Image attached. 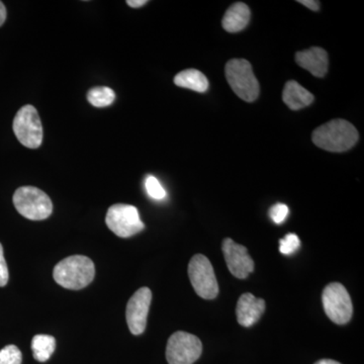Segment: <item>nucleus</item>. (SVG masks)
<instances>
[{
  "instance_id": "obj_1",
  "label": "nucleus",
  "mask_w": 364,
  "mask_h": 364,
  "mask_svg": "<svg viewBox=\"0 0 364 364\" xmlns=\"http://www.w3.org/2000/svg\"><path fill=\"white\" fill-rule=\"evenodd\" d=\"M358 132L345 119H333L314 131L312 139L316 146L328 152L348 151L358 143Z\"/></svg>"
},
{
  "instance_id": "obj_2",
  "label": "nucleus",
  "mask_w": 364,
  "mask_h": 364,
  "mask_svg": "<svg viewBox=\"0 0 364 364\" xmlns=\"http://www.w3.org/2000/svg\"><path fill=\"white\" fill-rule=\"evenodd\" d=\"M95 277V263L83 255L69 256L54 267L53 277L64 289L78 291L92 282Z\"/></svg>"
},
{
  "instance_id": "obj_3",
  "label": "nucleus",
  "mask_w": 364,
  "mask_h": 364,
  "mask_svg": "<svg viewBox=\"0 0 364 364\" xmlns=\"http://www.w3.org/2000/svg\"><path fill=\"white\" fill-rule=\"evenodd\" d=\"M226 78L234 92L247 102H255L260 87L252 66L245 59H232L226 64Z\"/></svg>"
},
{
  "instance_id": "obj_4",
  "label": "nucleus",
  "mask_w": 364,
  "mask_h": 364,
  "mask_svg": "<svg viewBox=\"0 0 364 364\" xmlns=\"http://www.w3.org/2000/svg\"><path fill=\"white\" fill-rule=\"evenodd\" d=\"M13 200L16 210L32 221H43L52 215L51 198L35 186H21L16 189Z\"/></svg>"
},
{
  "instance_id": "obj_5",
  "label": "nucleus",
  "mask_w": 364,
  "mask_h": 364,
  "mask_svg": "<svg viewBox=\"0 0 364 364\" xmlns=\"http://www.w3.org/2000/svg\"><path fill=\"white\" fill-rule=\"evenodd\" d=\"M13 129L21 145L28 149H38L43 142V126L35 107L26 105L16 112Z\"/></svg>"
},
{
  "instance_id": "obj_6",
  "label": "nucleus",
  "mask_w": 364,
  "mask_h": 364,
  "mask_svg": "<svg viewBox=\"0 0 364 364\" xmlns=\"http://www.w3.org/2000/svg\"><path fill=\"white\" fill-rule=\"evenodd\" d=\"M105 224L112 233L121 238H130L142 232L145 228L138 208L124 203H117L109 208Z\"/></svg>"
},
{
  "instance_id": "obj_7",
  "label": "nucleus",
  "mask_w": 364,
  "mask_h": 364,
  "mask_svg": "<svg viewBox=\"0 0 364 364\" xmlns=\"http://www.w3.org/2000/svg\"><path fill=\"white\" fill-rule=\"evenodd\" d=\"M188 277L196 294L205 299H215L219 284L210 261L203 254H196L189 261Z\"/></svg>"
},
{
  "instance_id": "obj_8",
  "label": "nucleus",
  "mask_w": 364,
  "mask_h": 364,
  "mask_svg": "<svg viewBox=\"0 0 364 364\" xmlns=\"http://www.w3.org/2000/svg\"><path fill=\"white\" fill-rule=\"evenodd\" d=\"M326 315L335 324H347L351 320L353 306L348 291L339 282L325 287L322 296Z\"/></svg>"
},
{
  "instance_id": "obj_9",
  "label": "nucleus",
  "mask_w": 364,
  "mask_h": 364,
  "mask_svg": "<svg viewBox=\"0 0 364 364\" xmlns=\"http://www.w3.org/2000/svg\"><path fill=\"white\" fill-rule=\"evenodd\" d=\"M203 343L191 333L177 331L170 336L166 347L169 364H193L202 355Z\"/></svg>"
},
{
  "instance_id": "obj_10",
  "label": "nucleus",
  "mask_w": 364,
  "mask_h": 364,
  "mask_svg": "<svg viewBox=\"0 0 364 364\" xmlns=\"http://www.w3.org/2000/svg\"><path fill=\"white\" fill-rule=\"evenodd\" d=\"M151 301L152 291L148 287H141L128 301L126 310L127 323L132 334L136 336L145 331Z\"/></svg>"
},
{
  "instance_id": "obj_11",
  "label": "nucleus",
  "mask_w": 364,
  "mask_h": 364,
  "mask_svg": "<svg viewBox=\"0 0 364 364\" xmlns=\"http://www.w3.org/2000/svg\"><path fill=\"white\" fill-rule=\"evenodd\" d=\"M222 249L229 272L237 279H247L254 270V261L249 255L247 249L240 244L235 243L230 238L223 242Z\"/></svg>"
},
{
  "instance_id": "obj_12",
  "label": "nucleus",
  "mask_w": 364,
  "mask_h": 364,
  "mask_svg": "<svg viewBox=\"0 0 364 364\" xmlns=\"http://www.w3.org/2000/svg\"><path fill=\"white\" fill-rule=\"evenodd\" d=\"M264 311V299H257L250 293L243 294L237 304V320L243 327H251L259 321Z\"/></svg>"
},
{
  "instance_id": "obj_13",
  "label": "nucleus",
  "mask_w": 364,
  "mask_h": 364,
  "mask_svg": "<svg viewBox=\"0 0 364 364\" xmlns=\"http://www.w3.org/2000/svg\"><path fill=\"white\" fill-rule=\"evenodd\" d=\"M296 61L316 77H324L329 66L327 52L318 47L296 53Z\"/></svg>"
},
{
  "instance_id": "obj_14",
  "label": "nucleus",
  "mask_w": 364,
  "mask_h": 364,
  "mask_svg": "<svg viewBox=\"0 0 364 364\" xmlns=\"http://www.w3.org/2000/svg\"><path fill=\"white\" fill-rule=\"evenodd\" d=\"M250 9L243 2H236L228 9L223 18V28L229 33H238L248 26L250 21Z\"/></svg>"
},
{
  "instance_id": "obj_15",
  "label": "nucleus",
  "mask_w": 364,
  "mask_h": 364,
  "mask_svg": "<svg viewBox=\"0 0 364 364\" xmlns=\"http://www.w3.org/2000/svg\"><path fill=\"white\" fill-rule=\"evenodd\" d=\"M282 100L289 109L299 111L313 104L314 95L296 81L291 80L284 86Z\"/></svg>"
},
{
  "instance_id": "obj_16",
  "label": "nucleus",
  "mask_w": 364,
  "mask_h": 364,
  "mask_svg": "<svg viewBox=\"0 0 364 364\" xmlns=\"http://www.w3.org/2000/svg\"><path fill=\"white\" fill-rule=\"evenodd\" d=\"M174 83L179 87L188 88L196 92H205L208 90V78L196 69H186L179 72L174 77Z\"/></svg>"
},
{
  "instance_id": "obj_17",
  "label": "nucleus",
  "mask_w": 364,
  "mask_h": 364,
  "mask_svg": "<svg viewBox=\"0 0 364 364\" xmlns=\"http://www.w3.org/2000/svg\"><path fill=\"white\" fill-rule=\"evenodd\" d=\"M56 349V339L50 335L39 334L33 336L32 350L33 358L39 363H46Z\"/></svg>"
},
{
  "instance_id": "obj_18",
  "label": "nucleus",
  "mask_w": 364,
  "mask_h": 364,
  "mask_svg": "<svg viewBox=\"0 0 364 364\" xmlns=\"http://www.w3.org/2000/svg\"><path fill=\"white\" fill-rule=\"evenodd\" d=\"M87 100L95 107H107L116 100V93L107 86L91 88L87 93Z\"/></svg>"
},
{
  "instance_id": "obj_19",
  "label": "nucleus",
  "mask_w": 364,
  "mask_h": 364,
  "mask_svg": "<svg viewBox=\"0 0 364 364\" xmlns=\"http://www.w3.org/2000/svg\"><path fill=\"white\" fill-rule=\"evenodd\" d=\"M145 188L148 196L153 200H162L166 198V191L155 176H147L145 181Z\"/></svg>"
},
{
  "instance_id": "obj_20",
  "label": "nucleus",
  "mask_w": 364,
  "mask_h": 364,
  "mask_svg": "<svg viewBox=\"0 0 364 364\" xmlns=\"http://www.w3.org/2000/svg\"><path fill=\"white\" fill-rule=\"evenodd\" d=\"M23 355L16 345H7L0 350V364H21Z\"/></svg>"
},
{
  "instance_id": "obj_21",
  "label": "nucleus",
  "mask_w": 364,
  "mask_h": 364,
  "mask_svg": "<svg viewBox=\"0 0 364 364\" xmlns=\"http://www.w3.org/2000/svg\"><path fill=\"white\" fill-rule=\"evenodd\" d=\"M301 246V241L298 235L289 233L284 236V238L280 239L279 251L284 255H291L294 254Z\"/></svg>"
},
{
  "instance_id": "obj_22",
  "label": "nucleus",
  "mask_w": 364,
  "mask_h": 364,
  "mask_svg": "<svg viewBox=\"0 0 364 364\" xmlns=\"http://www.w3.org/2000/svg\"><path fill=\"white\" fill-rule=\"evenodd\" d=\"M289 207L284 203H277L272 205L269 210V217L275 224L280 225L286 221L287 215H289Z\"/></svg>"
},
{
  "instance_id": "obj_23",
  "label": "nucleus",
  "mask_w": 364,
  "mask_h": 364,
  "mask_svg": "<svg viewBox=\"0 0 364 364\" xmlns=\"http://www.w3.org/2000/svg\"><path fill=\"white\" fill-rule=\"evenodd\" d=\"M9 268L4 255V247L0 243V287H6L9 282Z\"/></svg>"
},
{
  "instance_id": "obj_24",
  "label": "nucleus",
  "mask_w": 364,
  "mask_h": 364,
  "mask_svg": "<svg viewBox=\"0 0 364 364\" xmlns=\"http://www.w3.org/2000/svg\"><path fill=\"white\" fill-rule=\"evenodd\" d=\"M299 2L310 9L311 11H318V9H320V2L315 1V0H299Z\"/></svg>"
},
{
  "instance_id": "obj_25",
  "label": "nucleus",
  "mask_w": 364,
  "mask_h": 364,
  "mask_svg": "<svg viewBox=\"0 0 364 364\" xmlns=\"http://www.w3.org/2000/svg\"><path fill=\"white\" fill-rule=\"evenodd\" d=\"M147 2V0H128L127 4L129 6L134 7V9H138V7L145 6Z\"/></svg>"
},
{
  "instance_id": "obj_26",
  "label": "nucleus",
  "mask_w": 364,
  "mask_h": 364,
  "mask_svg": "<svg viewBox=\"0 0 364 364\" xmlns=\"http://www.w3.org/2000/svg\"><path fill=\"white\" fill-rule=\"evenodd\" d=\"M6 20V9L4 4L0 1V26L4 25V21Z\"/></svg>"
},
{
  "instance_id": "obj_27",
  "label": "nucleus",
  "mask_w": 364,
  "mask_h": 364,
  "mask_svg": "<svg viewBox=\"0 0 364 364\" xmlns=\"http://www.w3.org/2000/svg\"><path fill=\"white\" fill-rule=\"evenodd\" d=\"M315 364H341L338 361L332 360V359H322L318 360Z\"/></svg>"
}]
</instances>
